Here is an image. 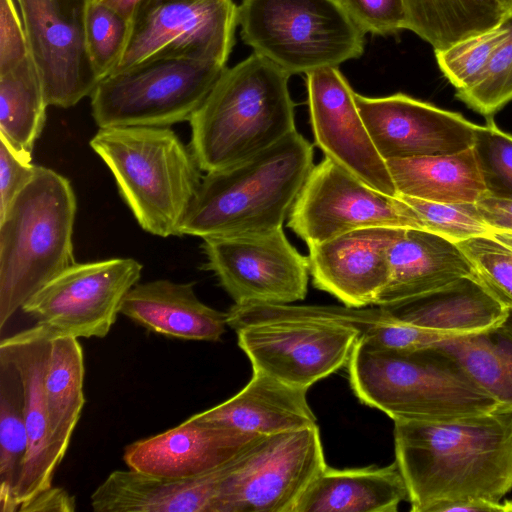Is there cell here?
<instances>
[{"mask_svg": "<svg viewBox=\"0 0 512 512\" xmlns=\"http://www.w3.org/2000/svg\"><path fill=\"white\" fill-rule=\"evenodd\" d=\"M395 461L412 512L512 490V414L450 422H394Z\"/></svg>", "mask_w": 512, "mask_h": 512, "instance_id": "obj_1", "label": "cell"}, {"mask_svg": "<svg viewBox=\"0 0 512 512\" xmlns=\"http://www.w3.org/2000/svg\"><path fill=\"white\" fill-rule=\"evenodd\" d=\"M227 325L253 372L308 390L348 365L362 334L387 317L377 308L234 304Z\"/></svg>", "mask_w": 512, "mask_h": 512, "instance_id": "obj_2", "label": "cell"}, {"mask_svg": "<svg viewBox=\"0 0 512 512\" xmlns=\"http://www.w3.org/2000/svg\"><path fill=\"white\" fill-rule=\"evenodd\" d=\"M358 399L393 421L450 422L495 413L497 402L436 346L397 349L358 339L348 362Z\"/></svg>", "mask_w": 512, "mask_h": 512, "instance_id": "obj_3", "label": "cell"}, {"mask_svg": "<svg viewBox=\"0 0 512 512\" xmlns=\"http://www.w3.org/2000/svg\"><path fill=\"white\" fill-rule=\"evenodd\" d=\"M313 145L297 130L265 150L206 172L181 226L200 238L283 227L314 167Z\"/></svg>", "mask_w": 512, "mask_h": 512, "instance_id": "obj_4", "label": "cell"}, {"mask_svg": "<svg viewBox=\"0 0 512 512\" xmlns=\"http://www.w3.org/2000/svg\"><path fill=\"white\" fill-rule=\"evenodd\" d=\"M289 78L255 52L224 69L189 120V147L202 171L241 162L296 130Z\"/></svg>", "mask_w": 512, "mask_h": 512, "instance_id": "obj_5", "label": "cell"}, {"mask_svg": "<svg viewBox=\"0 0 512 512\" xmlns=\"http://www.w3.org/2000/svg\"><path fill=\"white\" fill-rule=\"evenodd\" d=\"M77 210L70 181L37 166L0 217V328L48 281L75 263Z\"/></svg>", "mask_w": 512, "mask_h": 512, "instance_id": "obj_6", "label": "cell"}, {"mask_svg": "<svg viewBox=\"0 0 512 512\" xmlns=\"http://www.w3.org/2000/svg\"><path fill=\"white\" fill-rule=\"evenodd\" d=\"M90 146L144 231L163 238L182 236L203 176L191 148L170 127L99 128Z\"/></svg>", "mask_w": 512, "mask_h": 512, "instance_id": "obj_7", "label": "cell"}, {"mask_svg": "<svg viewBox=\"0 0 512 512\" xmlns=\"http://www.w3.org/2000/svg\"><path fill=\"white\" fill-rule=\"evenodd\" d=\"M237 25L245 44L290 76L359 58L364 33L337 0H242Z\"/></svg>", "mask_w": 512, "mask_h": 512, "instance_id": "obj_8", "label": "cell"}, {"mask_svg": "<svg viewBox=\"0 0 512 512\" xmlns=\"http://www.w3.org/2000/svg\"><path fill=\"white\" fill-rule=\"evenodd\" d=\"M226 65L192 58H155L100 80L90 95L99 128L170 127L189 121Z\"/></svg>", "mask_w": 512, "mask_h": 512, "instance_id": "obj_9", "label": "cell"}, {"mask_svg": "<svg viewBox=\"0 0 512 512\" xmlns=\"http://www.w3.org/2000/svg\"><path fill=\"white\" fill-rule=\"evenodd\" d=\"M326 467L318 426L258 435L235 457L210 512H293Z\"/></svg>", "mask_w": 512, "mask_h": 512, "instance_id": "obj_10", "label": "cell"}, {"mask_svg": "<svg viewBox=\"0 0 512 512\" xmlns=\"http://www.w3.org/2000/svg\"><path fill=\"white\" fill-rule=\"evenodd\" d=\"M131 21L127 46L111 74L166 57L226 65L234 44L237 6L232 0H143Z\"/></svg>", "mask_w": 512, "mask_h": 512, "instance_id": "obj_11", "label": "cell"}, {"mask_svg": "<svg viewBox=\"0 0 512 512\" xmlns=\"http://www.w3.org/2000/svg\"><path fill=\"white\" fill-rule=\"evenodd\" d=\"M142 268L132 258L75 262L42 286L21 310L54 335L104 338Z\"/></svg>", "mask_w": 512, "mask_h": 512, "instance_id": "obj_12", "label": "cell"}, {"mask_svg": "<svg viewBox=\"0 0 512 512\" xmlns=\"http://www.w3.org/2000/svg\"><path fill=\"white\" fill-rule=\"evenodd\" d=\"M204 269L212 271L237 305L290 304L307 294L309 259L283 227L203 238Z\"/></svg>", "mask_w": 512, "mask_h": 512, "instance_id": "obj_13", "label": "cell"}, {"mask_svg": "<svg viewBox=\"0 0 512 512\" xmlns=\"http://www.w3.org/2000/svg\"><path fill=\"white\" fill-rule=\"evenodd\" d=\"M287 226L308 247L369 227L423 229L397 195H384L333 161L314 165L288 215Z\"/></svg>", "mask_w": 512, "mask_h": 512, "instance_id": "obj_14", "label": "cell"}, {"mask_svg": "<svg viewBox=\"0 0 512 512\" xmlns=\"http://www.w3.org/2000/svg\"><path fill=\"white\" fill-rule=\"evenodd\" d=\"M49 105L69 108L99 79L86 40L90 0H16Z\"/></svg>", "mask_w": 512, "mask_h": 512, "instance_id": "obj_15", "label": "cell"}, {"mask_svg": "<svg viewBox=\"0 0 512 512\" xmlns=\"http://www.w3.org/2000/svg\"><path fill=\"white\" fill-rule=\"evenodd\" d=\"M310 123L325 157L376 191L396 197L387 166L364 124L355 92L338 67L306 74Z\"/></svg>", "mask_w": 512, "mask_h": 512, "instance_id": "obj_16", "label": "cell"}, {"mask_svg": "<svg viewBox=\"0 0 512 512\" xmlns=\"http://www.w3.org/2000/svg\"><path fill=\"white\" fill-rule=\"evenodd\" d=\"M355 102L380 155L385 159L455 154L473 145L477 124L462 114L404 93Z\"/></svg>", "mask_w": 512, "mask_h": 512, "instance_id": "obj_17", "label": "cell"}, {"mask_svg": "<svg viewBox=\"0 0 512 512\" xmlns=\"http://www.w3.org/2000/svg\"><path fill=\"white\" fill-rule=\"evenodd\" d=\"M401 230L362 228L308 247L314 287L347 307L374 305L389 280V250Z\"/></svg>", "mask_w": 512, "mask_h": 512, "instance_id": "obj_18", "label": "cell"}, {"mask_svg": "<svg viewBox=\"0 0 512 512\" xmlns=\"http://www.w3.org/2000/svg\"><path fill=\"white\" fill-rule=\"evenodd\" d=\"M53 336L49 328L36 323L0 343V352L19 370L25 393L28 453L16 491L17 511L23 502L52 486L62 461L51 435L44 388Z\"/></svg>", "mask_w": 512, "mask_h": 512, "instance_id": "obj_19", "label": "cell"}, {"mask_svg": "<svg viewBox=\"0 0 512 512\" xmlns=\"http://www.w3.org/2000/svg\"><path fill=\"white\" fill-rule=\"evenodd\" d=\"M256 436L195 419L125 448L127 467L167 478H186L211 472L241 452Z\"/></svg>", "mask_w": 512, "mask_h": 512, "instance_id": "obj_20", "label": "cell"}, {"mask_svg": "<svg viewBox=\"0 0 512 512\" xmlns=\"http://www.w3.org/2000/svg\"><path fill=\"white\" fill-rule=\"evenodd\" d=\"M235 457L211 472L186 478L160 477L130 468L115 470L92 493V509L96 512H210Z\"/></svg>", "mask_w": 512, "mask_h": 512, "instance_id": "obj_21", "label": "cell"}, {"mask_svg": "<svg viewBox=\"0 0 512 512\" xmlns=\"http://www.w3.org/2000/svg\"><path fill=\"white\" fill-rule=\"evenodd\" d=\"M380 307L397 321L456 337L491 331L511 315L476 274Z\"/></svg>", "mask_w": 512, "mask_h": 512, "instance_id": "obj_22", "label": "cell"}, {"mask_svg": "<svg viewBox=\"0 0 512 512\" xmlns=\"http://www.w3.org/2000/svg\"><path fill=\"white\" fill-rule=\"evenodd\" d=\"M390 276L377 306L390 305L475 275L458 245L435 233L402 228L389 250Z\"/></svg>", "mask_w": 512, "mask_h": 512, "instance_id": "obj_23", "label": "cell"}, {"mask_svg": "<svg viewBox=\"0 0 512 512\" xmlns=\"http://www.w3.org/2000/svg\"><path fill=\"white\" fill-rule=\"evenodd\" d=\"M194 283L158 279L137 283L120 313L149 331L183 340L219 341L227 314L199 300Z\"/></svg>", "mask_w": 512, "mask_h": 512, "instance_id": "obj_24", "label": "cell"}, {"mask_svg": "<svg viewBox=\"0 0 512 512\" xmlns=\"http://www.w3.org/2000/svg\"><path fill=\"white\" fill-rule=\"evenodd\" d=\"M307 391L253 372L250 381L237 394L192 416L255 435L318 426L307 401Z\"/></svg>", "mask_w": 512, "mask_h": 512, "instance_id": "obj_25", "label": "cell"}, {"mask_svg": "<svg viewBox=\"0 0 512 512\" xmlns=\"http://www.w3.org/2000/svg\"><path fill=\"white\" fill-rule=\"evenodd\" d=\"M408 491L394 461L385 467L334 469L319 473L293 512H396Z\"/></svg>", "mask_w": 512, "mask_h": 512, "instance_id": "obj_26", "label": "cell"}, {"mask_svg": "<svg viewBox=\"0 0 512 512\" xmlns=\"http://www.w3.org/2000/svg\"><path fill=\"white\" fill-rule=\"evenodd\" d=\"M386 162L399 195L444 203H476L486 194L472 147L450 155Z\"/></svg>", "mask_w": 512, "mask_h": 512, "instance_id": "obj_27", "label": "cell"}, {"mask_svg": "<svg viewBox=\"0 0 512 512\" xmlns=\"http://www.w3.org/2000/svg\"><path fill=\"white\" fill-rule=\"evenodd\" d=\"M406 25L434 51L501 25L510 12L501 0H404Z\"/></svg>", "mask_w": 512, "mask_h": 512, "instance_id": "obj_28", "label": "cell"}, {"mask_svg": "<svg viewBox=\"0 0 512 512\" xmlns=\"http://www.w3.org/2000/svg\"><path fill=\"white\" fill-rule=\"evenodd\" d=\"M510 319V318H509ZM484 333L454 337L437 345L498 404L512 414V323Z\"/></svg>", "mask_w": 512, "mask_h": 512, "instance_id": "obj_29", "label": "cell"}, {"mask_svg": "<svg viewBox=\"0 0 512 512\" xmlns=\"http://www.w3.org/2000/svg\"><path fill=\"white\" fill-rule=\"evenodd\" d=\"M84 373L78 338L54 335L44 388L51 435L62 460L85 404Z\"/></svg>", "mask_w": 512, "mask_h": 512, "instance_id": "obj_30", "label": "cell"}, {"mask_svg": "<svg viewBox=\"0 0 512 512\" xmlns=\"http://www.w3.org/2000/svg\"><path fill=\"white\" fill-rule=\"evenodd\" d=\"M48 106L30 55L0 74V136L28 159L44 128Z\"/></svg>", "mask_w": 512, "mask_h": 512, "instance_id": "obj_31", "label": "cell"}, {"mask_svg": "<svg viewBox=\"0 0 512 512\" xmlns=\"http://www.w3.org/2000/svg\"><path fill=\"white\" fill-rule=\"evenodd\" d=\"M28 453L25 393L14 362L0 352V511L16 512V491Z\"/></svg>", "mask_w": 512, "mask_h": 512, "instance_id": "obj_32", "label": "cell"}, {"mask_svg": "<svg viewBox=\"0 0 512 512\" xmlns=\"http://www.w3.org/2000/svg\"><path fill=\"white\" fill-rule=\"evenodd\" d=\"M509 32L510 28L505 20L496 28L434 51L440 71L456 92L468 89L480 78Z\"/></svg>", "mask_w": 512, "mask_h": 512, "instance_id": "obj_33", "label": "cell"}, {"mask_svg": "<svg viewBox=\"0 0 512 512\" xmlns=\"http://www.w3.org/2000/svg\"><path fill=\"white\" fill-rule=\"evenodd\" d=\"M132 21L97 0H90L86 40L88 52L100 80L118 65L131 33Z\"/></svg>", "mask_w": 512, "mask_h": 512, "instance_id": "obj_34", "label": "cell"}, {"mask_svg": "<svg viewBox=\"0 0 512 512\" xmlns=\"http://www.w3.org/2000/svg\"><path fill=\"white\" fill-rule=\"evenodd\" d=\"M510 32L496 49L485 71L468 89L456 97L486 118L493 117L512 100V14L506 19Z\"/></svg>", "mask_w": 512, "mask_h": 512, "instance_id": "obj_35", "label": "cell"}, {"mask_svg": "<svg viewBox=\"0 0 512 512\" xmlns=\"http://www.w3.org/2000/svg\"><path fill=\"white\" fill-rule=\"evenodd\" d=\"M397 195L412 209L424 230L454 243L492 232L475 203H444Z\"/></svg>", "mask_w": 512, "mask_h": 512, "instance_id": "obj_36", "label": "cell"}, {"mask_svg": "<svg viewBox=\"0 0 512 512\" xmlns=\"http://www.w3.org/2000/svg\"><path fill=\"white\" fill-rule=\"evenodd\" d=\"M472 149L486 193L512 199V135L489 117L485 125H477Z\"/></svg>", "mask_w": 512, "mask_h": 512, "instance_id": "obj_37", "label": "cell"}, {"mask_svg": "<svg viewBox=\"0 0 512 512\" xmlns=\"http://www.w3.org/2000/svg\"><path fill=\"white\" fill-rule=\"evenodd\" d=\"M490 294L512 311V248L490 235L456 243Z\"/></svg>", "mask_w": 512, "mask_h": 512, "instance_id": "obj_38", "label": "cell"}, {"mask_svg": "<svg viewBox=\"0 0 512 512\" xmlns=\"http://www.w3.org/2000/svg\"><path fill=\"white\" fill-rule=\"evenodd\" d=\"M364 33L392 35L405 29L404 0H337Z\"/></svg>", "mask_w": 512, "mask_h": 512, "instance_id": "obj_39", "label": "cell"}, {"mask_svg": "<svg viewBox=\"0 0 512 512\" xmlns=\"http://www.w3.org/2000/svg\"><path fill=\"white\" fill-rule=\"evenodd\" d=\"M362 335L379 345L397 349L432 347L444 340L456 337L397 321L388 313L383 321Z\"/></svg>", "mask_w": 512, "mask_h": 512, "instance_id": "obj_40", "label": "cell"}, {"mask_svg": "<svg viewBox=\"0 0 512 512\" xmlns=\"http://www.w3.org/2000/svg\"><path fill=\"white\" fill-rule=\"evenodd\" d=\"M16 0H0V74L29 56L27 37Z\"/></svg>", "mask_w": 512, "mask_h": 512, "instance_id": "obj_41", "label": "cell"}, {"mask_svg": "<svg viewBox=\"0 0 512 512\" xmlns=\"http://www.w3.org/2000/svg\"><path fill=\"white\" fill-rule=\"evenodd\" d=\"M37 166L20 155L0 136V217L24 186L32 179Z\"/></svg>", "mask_w": 512, "mask_h": 512, "instance_id": "obj_42", "label": "cell"}, {"mask_svg": "<svg viewBox=\"0 0 512 512\" xmlns=\"http://www.w3.org/2000/svg\"><path fill=\"white\" fill-rule=\"evenodd\" d=\"M475 205L481 218L492 231L512 233V199L486 193Z\"/></svg>", "mask_w": 512, "mask_h": 512, "instance_id": "obj_43", "label": "cell"}, {"mask_svg": "<svg viewBox=\"0 0 512 512\" xmlns=\"http://www.w3.org/2000/svg\"><path fill=\"white\" fill-rule=\"evenodd\" d=\"M76 499L61 487H49L23 502L18 512H73Z\"/></svg>", "mask_w": 512, "mask_h": 512, "instance_id": "obj_44", "label": "cell"}, {"mask_svg": "<svg viewBox=\"0 0 512 512\" xmlns=\"http://www.w3.org/2000/svg\"><path fill=\"white\" fill-rule=\"evenodd\" d=\"M449 511H464V512H480V511H500L512 512V500L492 501L487 499H471L459 502H447L435 506L431 512H449Z\"/></svg>", "mask_w": 512, "mask_h": 512, "instance_id": "obj_45", "label": "cell"}, {"mask_svg": "<svg viewBox=\"0 0 512 512\" xmlns=\"http://www.w3.org/2000/svg\"><path fill=\"white\" fill-rule=\"evenodd\" d=\"M100 3L112 8L119 14L132 18L136 6L143 0H97Z\"/></svg>", "mask_w": 512, "mask_h": 512, "instance_id": "obj_46", "label": "cell"}, {"mask_svg": "<svg viewBox=\"0 0 512 512\" xmlns=\"http://www.w3.org/2000/svg\"><path fill=\"white\" fill-rule=\"evenodd\" d=\"M490 236L512 248V233L492 231Z\"/></svg>", "mask_w": 512, "mask_h": 512, "instance_id": "obj_47", "label": "cell"}, {"mask_svg": "<svg viewBox=\"0 0 512 512\" xmlns=\"http://www.w3.org/2000/svg\"><path fill=\"white\" fill-rule=\"evenodd\" d=\"M501 1L503 2L505 7L507 8V10L510 12V14H512V0H501Z\"/></svg>", "mask_w": 512, "mask_h": 512, "instance_id": "obj_48", "label": "cell"}, {"mask_svg": "<svg viewBox=\"0 0 512 512\" xmlns=\"http://www.w3.org/2000/svg\"><path fill=\"white\" fill-rule=\"evenodd\" d=\"M512 312V311H511Z\"/></svg>", "mask_w": 512, "mask_h": 512, "instance_id": "obj_49", "label": "cell"}]
</instances>
